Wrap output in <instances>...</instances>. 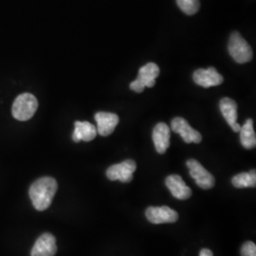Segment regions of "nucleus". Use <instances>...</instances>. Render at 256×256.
Masks as SVG:
<instances>
[{"label":"nucleus","instance_id":"9d476101","mask_svg":"<svg viewBox=\"0 0 256 256\" xmlns=\"http://www.w3.org/2000/svg\"><path fill=\"white\" fill-rule=\"evenodd\" d=\"M97 122V132L102 137H108L119 124L120 118L117 114L108 112H98L95 115Z\"/></svg>","mask_w":256,"mask_h":256},{"label":"nucleus","instance_id":"39448f33","mask_svg":"<svg viewBox=\"0 0 256 256\" xmlns=\"http://www.w3.org/2000/svg\"><path fill=\"white\" fill-rule=\"evenodd\" d=\"M137 170V164L128 160L119 164L112 165L106 171V176L111 182L120 180V182L129 183L133 180V174Z\"/></svg>","mask_w":256,"mask_h":256},{"label":"nucleus","instance_id":"f8f14e48","mask_svg":"<svg viewBox=\"0 0 256 256\" xmlns=\"http://www.w3.org/2000/svg\"><path fill=\"white\" fill-rule=\"evenodd\" d=\"M57 252L56 239L50 234H44L37 239L32 250V256H55Z\"/></svg>","mask_w":256,"mask_h":256},{"label":"nucleus","instance_id":"6e6552de","mask_svg":"<svg viewBox=\"0 0 256 256\" xmlns=\"http://www.w3.org/2000/svg\"><path fill=\"white\" fill-rule=\"evenodd\" d=\"M172 130L174 133L180 134L186 144H200L202 134L194 130L189 122L183 118H174L172 120Z\"/></svg>","mask_w":256,"mask_h":256},{"label":"nucleus","instance_id":"4468645a","mask_svg":"<svg viewBox=\"0 0 256 256\" xmlns=\"http://www.w3.org/2000/svg\"><path fill=\"white\" fill-rule=\"evenodd\" d=\"M238 104L230 98H224L220 102V110L230 126L234 132H239L241 126L238 122Z\"/></svg>","mask_w":256,"mask_h":256},{"label":"nucleus","instance_id":"dca6fc26","mask_svg":"<svg viewBox=\"0 0 256 256\" xmlns=\"http://www.w3.org/2000/svg\"><path fill=\"white\" fill-rule=\"evenodd\" d=\"M240 133V140L241 144L246 149H252L256 146V136L254 128V120L252 119L248 120L243 126L239 131Z\"/></svg>","mask_w":256,"mask_h":256},{"label":"nucleus","instance_id":"423d86ee","mask_svg":"<svg viewBox=\"0 0 256 256\" xmlns=\"http://www.w3.org/2000/svg\"><path fill=\"white\" fill-rule=\"evenodd\" d=\"M187 167L190 170V174L196 180V183L204 190H210L214 184V176L207 171L198 160H189L187 162Z\"/></svg>","mask_w":256,"mask_h":256},{"label":"nucleus","instance_id":"6ab92c4d","mask_svg":"<svg viewBox=\"0 0 256 256\" xmlns=\"http://www.w3.org/2000/svg\"><path fill=\"white\" fill-rule=\"evenodd\" d=\"M242 256H256V245L254 243L248 241L245 243L241 248Z\"/></svg>","mask_w":256,"mask_h":256},{"label":"nucleus","instance_id":"ddd939ff","mask_svg":"<svg viewBox=\"0 0 256 256\" xmlns=\"http://www.w3.org/2000/svg\"><path fill=\"white\" fill-rule=\"evenodd\" d=\"M171 131L169 126L160 122L156 126L153 130V140L155 144L156 150L158 154H164L170 146Z\"/></svg>","mask_w":256,"mask_h":256},{"label":"nucleus","instance_id":"7ed1b4c3","mask_svg":"<svg viewBox=\"0 0 256 256\" xmlns=\"http://www.w3.org/2000/svg\"><path fill=\"white\" fill-rule=\"evenodd\" d=\"M229 52L238 64H245L252 60V48L239 32H232L229 42Z\"/></svg>","mask_w":256,"mask_h":256},{"label":"nucleus","instance_id":"a211bd4d","mask_svg":"<svg viewBox=\"0 0 256 256\" xmlns=\"http://www.w3.org/2000/svg\"><path fill=\"white\" fill-rule=\"evenodd\" d=\"M178 8L187 16L196 14L200 8V0H176Z\"/></svg>","mask_w":256,"mask_h":256},{"label":"nucleus","instance_id":"2eb2a0df","mask_svg":"<svg viewBox=\"0 0 256 256\" xmlns=\"http://www.w3.org/2000/svg\"><path fill=\"white\" fill-rule=\"evenodd\" d=\"M97 128L88 122H76L75 130H74L72 140L75 142H92L97 137Z\"/></svg>","mask_w":256,"mask_h":256},{"label":"nucleus","instance_id":"20e7f679","mask_svg":"<svg viewBox=\"0 0 256 256\" xmlns=\"http://www.w3.org/2000/svg\"><path fill=\"white\" fill-rule=\"evenodd\" d=\"M160 72V68L155 63H149L144 66L138 72L137 80L130 84V90L137 93H142L146 88H153Z\"/></svg>","mask_w":256,"mask_h":256},{"label":"nucleus","instance_id":"f257e3e1","mask_svg":"<svg viewBox=\"0 0 256 256\" xmlns=\"http://www.w3.org/2000/svg\"><path fill=\"white\" fill-rule=\"evenodd\" d=\"M58 184L52 178H42L34 183L30 189V196L34 207L39 212L46 210L52 205Z\"/></svg>","mask_w":256,"mask_h":256},{"label":"nucleus","instance_id":"9b49d317","mask_svg":"<svg viewBox=\"0 0 256 256\" xmlns=\"http://www.w3.org/2000/svg\"><path fill=\"white\" fill-rule=\"evenodd\" d=\"M165 184L174 198L180 200H186L192 196V190L185 184L180 176H169L165 180Z\"/></svg>","mask_w":256,"mask_h":256},{"label":"nucleus","instance_id":"f03ea898","mask_svg":"<svg viewBox=\"0 0 256 256\" xmlns=\"http://www.w3.org/2000/svg\"><path fill=\"white\" fill-rule=\"evenodd\" d=\"M38 108V101L36 96L30 93L19 95L12 106V116L20 122L32 119Z\"/></svg>","mask_w":256,"mask_h":256},{"label":"nucleus","instance_id":"aec40b11","mask_svg":"<svg viewBox=\"0 0 256 256\" xmlns=\"http://www.w3.org/2000/svg\"><path fill=\"white\" fill-rule=\"evenodd\" d=\"M200 256H214L212 252L208 250V248H203L202 252H200Z\"/></svg>","mask_w":256,"mask_h":256},{"label":"nucleus","instance_id":"0eeeda50","mask_svg":"<svg viewBox=\"0 0 256 256\" xmlns=\"http://www.w3.org/2000/svg\"><path fill=\"white\" fill-rule=\"evenodd\" d=\"M149 222L160 225L165 223H174L178 220V214L176 210L169 207H150L146 212Z\"/></svg>","mask_w":256,"mask_h":256},{"label":"nucleus","instance_id":"1a4fd4ad","mask_svg":"<svg viewBox=\"0 0 256 256\" xmlns=\"http://www.w3.org/2000/svg\"><path fill=\"white\" fill-rule=\"evenodd\" d=\"M194 81L204 88H209L223 84L224 78L214 68H210L208 70H198L194 74Z\"/></svg>","mask_w":256,"mask_h":256},{"label":"nucleus","instance_id":"f3484780","mask_svg":"<svg viewBox=\"0 0 256 256\" xmlns=\"http://www.w3.org/2000/svg\"><path fill=\"white\" fill-rule=\"evenodd\" d=\"M232 183L236 188H254L256 186V170L250 173H241L232 178Z\"/></svg>","mask_w":256,"mask_h":256}]
</instances>
